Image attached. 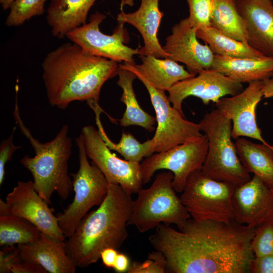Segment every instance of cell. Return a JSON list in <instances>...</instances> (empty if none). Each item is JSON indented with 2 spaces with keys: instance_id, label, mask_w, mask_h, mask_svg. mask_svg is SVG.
Listing matches in <instances>:
<instances>
[{
  "instance_id": "cell-1",
  "label": "cell",
  "mask_w": 273,
  "mask_h": 273,
  "mask_svg": "<svg viewBox=\"0 0 273 273\" xmlns=\"http://www.w3.org/2000/svg\"><path fill=\"white\" fill-rule=\"evenodd\" d=\"M255 228L189 218L176 231L161 223L148 239L166 261L167 273H248Z\"/></svg>"
},
{
  "instance_id": "cell-2",
  "label": "cell",
  "mask_w": 273,
  "mask_h": 273,
  "mask_svg": "<svg viewBox=\"0 0 273 273\" xmlns=\"http://www.w3.org/2000/svg\"><path fill=\"white\" fill-rule=\"evenodd\" d=\"M42 68L50 104L64 109L75 101L99 102L102 86L117 75L119 65L90 55L71 41L49 52Z\"/></svg>"
},
{
  "instance_id": "cell-3",
  "label": "cell",
  "mask_w": 273,
  "mask_h": 273,
  "mask_svg": "<svg viewBox=\"0 0 273 273\" xmlns=\"http://www.w3.org/2000/svg\"><path fill=\"white\" fill-rule=\"evenodd\" d=\"M133 201L119 185L109 183L104 201L82 218L65 241L66 253L76 267L86 268L101 258L104 249L121 247L128 236Z\"/></svg>"
},
{
  "instance_id": "cell-4",
  "label": "cell",
  "mask_w": 273,
  "mask_h": 273,
  "mask_svg": "<svg viewBox=\"0 0 273 273\" xmlns=\"http://www.w3.org/2000/svg\"><path fill=\"white\" fill-rule=\"evenodd\" d=\"M16 90L14 117L35 153L33 157L25 155L20 163L31 173L35 191L48 204H51V197L55 192L62 199L66 200L73 189L72 180L68 173V162L72 146L68 135V126L64 125L52 141L40 143L33 137L22 121L17 103L18 89Z\"/></svg>"
},
{
  "instance_id": "cell-5",
  "label": "cell",
  "mask_w": 273,
  "mask_h": 273,
  "mask_svg": "<svg viewBox=\"0 0 273 273\" xmlns=\"http://www.w3.org/2000/svg\"><path fill=\"white\" fill-rule=\"evenodd\" d=\"M173 178L170 171L159 173L150 187L139 191L127 225L143 233L162 223L174 224L178 229L186 223L191 215L172 186Z\"/></svg>"
},
{
  "instance_id": "cell-6",
  "label": "cell",
  "mask_w": 273,
  "mask_h": 273,
  "mask_svg": "<svg viewBox=\"0 0 273 273\" xmlns=\"http://www.w3.org/2000/svg\"><path fill=\"white\" fill-rule=\"evenodd\" d=\"M199 124L208 140V152L201 169L203 174L236 186L249 181L250 173L242 164L232 140V121L216 109L207 113Z\"/></svg>"
},
{
  "instance_id": "cell-7",
  "label": "cell",
  "mask_w": 273,
  "mask_h": 273,
  "mask_svg": "<svg viewBox=\"0 0 273 273\" xmlns=\"http://www.w3.org/2000/svg\"><path fill=\"white\" fill-rule=\"evenodd\" d=\"M78 148L79 167L71 174L74 197L63 212L58 213L59 226L65 237L74 233L77 225L94 206H99L105 199L109 183L100 168L87 159L81 135L76 139Z\"/></svg>"
},
{
  "instance_id": "cell-8",
  "label": "cell",
  "mask_w": 273,
  "mask_h": 273,
  "mask_svg": "<svg viewBox=\"0 0 273 273\" xmlns=\"http://www.w3.org/2000/svg\"><path fill=\"white\" fill-rule=\"evenodd\" d=\"M236 186L197 170L188 177L180 198L194 219L229 222L235 219L232 196Z\"/></svg>"
},
{
  "instance_id": "cell-9",
  "label": "cell",
  "mask_w": 273,
  "mask_h": 273,
  "mask_svg": "<svg viewBox=\"0 0 273 273\" xmlns=\"http://www.w3.org/2000/svg\"><path fill=\"white\" fill-rule=\"evenodd\" d=\"M121 66L132 71L146 87L156 114L157 126L153 141V153L162 152L202 135L199 123L187 120L171 105L164 91L154 87L135 68L124 62Z\"/></svg>"
},
{
  "instance_id": "cell-10",
  "label": "cell",
  "mask_w": 273,
  "mask_h": 273,
  "mask_svg": "<svg viewBox=\"0 0 273 273\" xmlns=\"http://www.w3.org/2000/svg\"><path fill=\"white\" fill-rule=\"evenodd\" d=\"M208 149V140L204 134L167 151L152 154L141 163L143 184L150 181L155 171L167 169L173 174V188L176 192H182L190 175L202 169Z\"/></svg>"
},
{
  "instance_id": "cell-11",
  "label": "cell",
  "mask_w": 273,
  "mask_h": 273,
  "mask_svg": "<svg viewBox=\"0 0 273 273\" xmlns=\"http://www.w3.org/2000/svg\"><path fill=\"white\" fill-rule=\"evenodd\" d=\"M105 18L104 14L97 12L91 15L87 23L75 28L66 37L90 55L117 63L135 64L133 57L139 55V49L125 44L129 37L124 23L118 22L112 34H106L100 29V25Z\"/></svg>"
},
{
  "instance_id": "cell-12",
  "label": "cell",
  "mask_w": 273,
  "mask_h": 273,
  "mask_svg": "<svg viewBox=\"0 0 273 273\" xmlns=\"http://www.w3.org/2000/svg\"><path fill=\"white\" fill-rule=\"evenodd\" d=\"M80 135L88 158L100 168L109 183L119 185L131 195L142 188L140 162L123 160L112 153L93 125L83 127Z\"/></svg>"
},
{
  "instance_id": "cell-13",
  "label": "cell",
  "mask_w": 273,
  "mask_h": 273,
  "mask_svg": "<svg viewBox=\"0 0 273 273\" xmlns=\"http://www.w3.org/2000/svg\"><path fill=\"white\" fill-rule=\"evenodd\" d=\"M8 215L24 218L41 233L55 239L65 241L53 209L35 191L33 181H18L6 197Z\"/></svg>"
},
{
  "instance_id": "cell-14",
  "label": "cell",
  "mask_w": 273,
  "mask_h": 273,
  "mask_svg": "<svg viewBox=\"0 0 273 273\" xmlns=\"http://www.w3.org/2000/svg\"><path fill=\"white\" fill-rule=\"evenodd\" d=\"M243 89L242 83L218 71L207 69L200 71L197 76L177 82L168 92L173 107L184 114L182 103L188 97L199 98L207 105L211 101L216 103L221 98L236 95Z\"/></svg>"
},
{
  "instance_id": "cell-15",
  "label": "cell",
  "mask_w": 273,
  "mask_h": 273,
  "mask_svg": "<svg viewBox=\"0 0 273 273\" xmlns=\"http://www.w3.org/2000/svg\"><path fill=\"white\" fill-rule=\"evenodd\" d=\"M263 81L249 82L241 93L221 98L215 103L216 109L233 123V139L246 136L271 146L263 139L256 123V108L263 96Z\"/></svg>"
},
{
  "instance_id": "cell-16",
  "label": "cell",
  "mask_w": 273,
  "mask_h": 273,
  "mask_svg": "<svg viewBox=\"0 0 273 273\" xmlns=\"http://www.w3.org/2000/svg\"><path fill=\"white\" fill-rule=\"evenodd\" d=\"M232 205L237 222L256 228L273 220V189L254 175L249 181L236 186Z\"/></svg>"
},
{
  "instance_id": "cell-17",
  "label": "cell",
  "mask_w": 273,
  "mask_h": 273,
  "mask_svg": "<svg viewBox=\"0 0 273 273\" xmlns=\"http://www.w3.org/2000/svg\"><path fill=\"white\" fill-rule=\"evenodd\" d=\"M196 31L186 18L172 27L163 47L168 58L185 64L189 71L196 74L210 69L214 56L208 44L198 40Z\"/></svg>"
},
{
  "instance_id": "cell-18",
  "label": "cell",
  "mask_w": 273,
  "mask_h": 273,
  "mask_svg": "<svg viewBox=\"0 0 273 273\" xmlns=\"http://www.w3.org/2000/svg\"><path fill=\"white\" fill-rule=\"evenodd\" d=\"M245 21L247 43L263 56L273 58V3L271 0H236Z\"/></svg>"
},
{
  "instance_id": "cell-19",
  "label": "cell",
  "mask_w": 273,
  "mask_h": 273,
  "mask_svg": "<svg viewBox=\"0 0 273 273\" xmlns=\"http://www.w3.org/2000/svg\"><path fill=\"white\" fill-rule=\"evenodd\" d=\"M159 1L141 0L140 6L136 11L126 13L121 11L117 15L118 22L131 25L142 35L144 46L139 49V56L152 55L158 58L168 57L157 37L163 16L159 8Z\"/></svg>"
},
{
  "instance_id": "cell-20",
  "label": "cell",
  "mask_w": 273,
  "mask_h": 273,
  "mask_svg": "<svg viewBox=\"0 0 273 273\" xmlns=\"http://www.w3.org/2000/svg\"><path fill=\"white\" fill-rule=\"evenodd\" d=\"M22 260L40 265L51 273H75L76 266L67 254L65 242L41 233L35 241L18 244Z\"/></svg>"
},
{
  "instance_id": "cell-21",
  "label": "cell",
  "mask_w": 273,
  "mask_h": 273,
  "mask_svg": "<svg viewBox=\"0 0 273 273\" xmlns=\"http://www.w3.org/2000/svg\"><path fill=\"white\" fill-rule=\"evenodd\" d=\"M96 0H51L47 21L53 36L61 39L86 23L88 12Z\"/></svg>"
},
{
  "instance_id": "cell-22",
  "label": "cell",
  "mask_w": 273,
  "mask_h": 273,
  "mask_svg": "<svg viewBox=\"0 0 273 273\" xmlns=\"http://www.w3.org/2000/svg\"><path fill=\"white\" fill-rule=\"evenodd\" d=\"M241 83L273 78V58H232L214 56L211 67Z\"/></svg>"
},
{
  "instance_id": "cell-23",
  "label": "cell",
  "mask_w": 273,
  "mask_h": 273,
  "mask_svg": "<svg viewBox=\"0 0 273 273\" xmlns=\"http://www.w3.org/2000/svg\"><path fill=\"white\" fill-rule=\"evenodd\" d=\"M142 63L134 64L136 70L154 87L167 91L177 82L193 77L196 74L186 70L169 58L160 59L152 55L139 56Z\"/></svg>"
},
{
  "instance_id": "cell-24",
  "label": "cell",
  "mask_w": 273,
  "mask_h": 273,
  "mask_svg": "<svg viewBox=\"0 0 273 273\" xmlns=\"http://www.w3.org/2000/svg\"><path fill=\"white\" fill-rule=\"evenodd\" d=\"M239 158L248 172L260 177L273 189V146L239 138L235 142Z\"/></svg>"
},
{
  "instance_id": "cell-25",
  "label": "cell",
  "mask_w": 273,
  "mask_h": 273,
  "mask_svg": "<svg viewBox=\"0 0 273 273\" xmlns=\"http://www.w3.org/2000/svg\"><path fill=\"white\" fill-rule=\"evenodd\" d=\"M117 84L122 89L120 101L126 106L122 118L119 120L122 126L137 125L142 127L149 132L154 130L156 119L140 107L133 88V82L137 78L131 70L119 65Z\"/></svg>"
},
{
  "instance_id": "cell-26",
  "label": "cell",
  "mask_w": 273,
  "mask_h": 273,
  "mask_svg": "<svg viewBox=\"0 0 273 273\" xmlns=\"http://www.w3.org/2000/svg\"><path fill=\"white\" fill-rule=\"evenodd\" d=\"M87 103L95 114L98 130L106 145L111 150L116 151L126 160L137 162H140L144 157H148L153 154L152 139L141 143L131 133L123 132L118 143L112 142L106 134L101 121L100 114L103 110L99 102L89 101Z\"/></svg>"
},
{
  "instance_id": "cell-27",
  "label": "cell",
  "mask_w": 273,
  "mask_h": 273,
  "mask_svg": "<svg viewBox=\"0 0 273 273\" xmlns=\"http://www.w3.org/2000/svg\"><path fill=\"white\" fill-rule=\"evenodd\" d=\"M210 27L230 37L247 42L246 24L238 11L236 0H214Z\"/></svg>"
},
{
  "instance_id": "cell-28",
  "label": "cell",
  "mask_w": 273,
  "mask_h": 273,
  "mask_svg": "<svg viewBox=\"0 0 273 273\" xmlns=\"http://www.w3.org/2000/svg\"><path fill=\"white\" fill-rule=\"evenodd\" d=\"M196 33L198 38L208 45L214 55L232 58L266 57L247 42L226 36L211 27L197 30Z\"/></svg>"
},
{
  "instance_id": "cell-29",
  "label": "cell",
  "mask_w": 273,
  "mask_h": 273,
  "mask_svg": "<svg viewBox=\"0 0 273 273\" xmlns=\"http://www.w3.org/2000/svg\"><path fill=\"white\" fill-rule=\"evenodd\" d=\"M41 232L27 220L12 215L0 216V246L28 244L36 240Z\"/></svg>"
},
{
  "instance_id": "cell-30",
  "label": "cell",
  "mask_w": 273,
  "mask_h": 273,
  "mask_svg": "<svg viewBox=\"0 0 273 273\" xmlns=\"http://www.w3.org/2000/svg\"><path fill=\"white\" fill-rule=\"evenodd\" d=\"M47 0H14L6 18L7 26H19L33 17L43 14Z\"/></svg>"
},
{
  "instance_id": "cell-31",
  "label": "cell",
  "mask_w": 273,
  "mask_h": 273,
  "mask_svg": "<svg viewBox=\"0 0 273 273\" xmlns=\"http://www.w3.org/2000/svg\"><path fill=\"white\" fill-rule=\"evenodd\" d=\"M189 9L188 18L195 29H204L210 27V18L214 0H187Z\"/></svg>"
},
{
  "instance_id": "cell-32",
  "label": "cell",
  "mask_w": 273,
  "mask_h": 273,
  "mask_svg": "<svg viewBox=\"0 0 273 273\" xmlns=\"http://www.w3.org/2000/svg\"><path fill=\"white\" fill-rule=\"evenodd\" d=\"M251 247L255 256L273 255V220L256 228Z\"/></svg>"
},
{
  "instance_id": "cell-33",
  "label": "cell",
  "mask_w": 273,
  "mask_h": 273,
  "mask_svg": "<svg viewBox=\"0 0 273 273\" xmlns=\"http://www.w3.org/2000/svg\"><path fill=\"white\" fill-rule=\"evenodd\" d=\"M166 261L163 254L155 250L149 253L143 262L130 263L127 273H165Z\"/></svg>"
},
{
  "instance_id": "cell-34",
  "label": "cell",
  "mask_w": 273,
  "mask_h": 273,
  "mask_svg": "<svg viewBox=\"0 0 273 273\" xmlns=\"http://www.w3.org/2000/svg\"><path fill=\"white\" fill-rule=\"evenodd\" d=\"M16 130V126L11 134L6 140H3L0 144V185L3 184L6 174L5 166L10 161L15 152L21 146H16L13 143V135Z\"/></svg>"
},
{
  "instance_id": "cell-35",
  "label": "cell",
  "mask_w": 273,
  "mask_h": 273,
  "mask_svg": "<svg viewBox=\"0 0 273 273\" xmlns=\"http://www.w3.org/2000/svg\"><path fill=\"white\" fill-rule=\"evenodd\" d=\"M0 251V272H11L14 263L21 260L18 246H4Z\"/></svg>"
},
{
  "instance_id": "cell-36",
  "label": "cell",
  "mask_w": 273,
  "mask_h": 273,
  "mask_svg": "<svg viewBox=\"0 0 273 273\" xmlns=\"http://www.w3.org/2000/svg\"><path fill=\"white\" fill-rule=\"evenodd\" d=\"M250 273H273V255L254 256L250 263Z\"/></svg>"
},
{
  "instance_id": "cell-37",
  "label": "cell",
  "mask_w": 273,
  "mask_h": 273,
  "mask_svg": "<svg viewBox=\"0 0 273 273\" xmlns=\"http://www.w3.org/2000/svg\"><path fill=\"white\" fill-rule=\"evenodd\" d=\"M13 273H46L47 271L40 265L20 260L14 263L11 267Z\"/></svg>"
},
{
  "instance_id": "cell-38",
  "label": "cell",
  "mask_w": 273,
  "mask_h": 273,
  "mask_svg": "<svg viewBox=\"0 0 273 273\" xmlns=\"http://www.w3.org/2000/svg\"><path fill=\"white\" fill-rule=\"evenodd\" d=\"M113 248L104 249L101 254V258L104 265L108 268H113L118 252Z\"/></svg>"
},
{
  "instance_id": "cell-39",
  "label": "cell",
  "mask_w": 273,
  "mask_h": 273,
  "mask_svg": "<svg viewBox=\"0 0 273 273\" xmlns=\"http://www.w3.org/2000/svg\"><path fill=\"white\" fill-rule=\"evenodd\" d=\"M130 264L129 259L126 255L118 253L113 268L117 273L127 272Z\"/></svg>"
},
{
  "instance_id": "cell-40",
  "label": "cell",
  "mask_w": 273,
  "mask_h": 273,
  "mask_svg": "<svg viewBox=\"0 0 273 273\" xmlns=\"http://www.w3.org/2000/svg\"><path fill=\"white\" fill-rule=\"evenodd\" d=\"M263 97L273 98V78H269L263 81Z\"/></svg>"
},
{
  "instance_id": "cell-41",
  "label": "cell",
  "mask_w": 273,
  "mask_h": 273,
  "mask_svg": "<svg viewBox=\"0 0 273 273\" xmlns=\"http://www.w3.org/2000/svg\"><path fill=\"white\" fill-rule=\"evenodd\" d=\"M14 0H0V4L4 10L9 9L11 4Z\"/></svg>"
},
{
  "instance_id": "cell-42",
  "label": "cell",
  "mask_w": 273,
  "mask_h": 273,
  "mask_svg": "<svg viewBox=\"0 0 273 273\" xmlns=\"http://www.w3.org/2000/svg\"><path fill=\"white\" fill-rule=\"evenodd\" d=\"M134 0H121L120 3V9L121 11H123L122 9L125 6H129L130 7H132L133 6Z\"/></svg>"
},
{
  "instance_id": "cell-43",
  "label": "cell",
  "mask_w": 273,
  "mask_h": 273,
  "mask_svg": "<svg viewBox=\"0 0 273 273\" xmlns=\"http://www.w3.org/2000/svg\"></svg>"
}]
</instances>
